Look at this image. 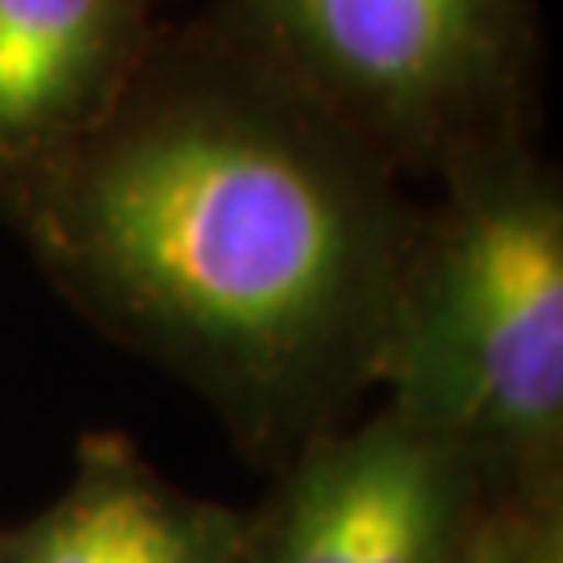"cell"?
Masks as SVG:
<instances>
[{
  "label": "cell",
  "mask_w": 563,
  "mask_h": 563,
  "mask_svg": "<svg viewBox=\"0 0 563 563\" xmlns=\"http://www.w3.org/2000/svg\"><path fill=\"white\" fill-rule=\"evenodd\" d=\"M42 276L280 467L376 388L418 209L209 25H163L101 118L0 184Z\"/></svg>",
  "instance_id": "1"
},
{
  "label": "cell",
  "mask_w": 563,
  "mask_h": 563,
  "mask_svg": "<svg viewBox=\"0 0 563 563\" xmlns=\"http://www.w3.org/2000/svg\"><path fill=\"white\" fill-rule=\"evenodd\" d=\"M388 313L384 405L493 497L563 493V188L530 146L443 176Z\"/></svg>",
  "instance_id": "2"
},
{
  "label": "cell",
  "mask_w": 563,
  "mask_h": 563,
  "mask_svg": "<svg viewBox=\"0 0 563 563\" xmlns=\"http://www.w3.org/2000/svg\"><path fill=\"white\" fill-rule=\"evenodd\" d=\"M205 21L401 180L530 142L539 0H213Z\"/></svg>",
  "instance_id": "3"
},
{
  "label": "cell",
  "mask_w": 563,
  "mask_h": 563,
  "mask_svg": "<svg viewBox=\"0 0 563 563\" xmlns=\"http://www.w3.org/2000/svg\"><path fill=\"white\" fill-rule=\"evenodd\" d=\"M484 497L455 451L380 405L276 467L242 563H443Z\"/></svg>",
  "instance_id": "4"
},
{
  "label": "cell",
  "mask_w": 563,
  "mask_h": 563,
  "mask_svg": "<svg viewBox=\"0 0 563 563\" xmlns=\"http://www.w3.org/2000/svg\"><path fill=\"white\" fill-rule=\"evenodd\" d=\"M167 0H0V184L51 159L121 97Z\"/></svg>",
  "instance_id": "5"
},
{
  "label": "cell",
  "mask_w": 563,
  "mask_h": 563,
  "mask_svg": "<svg viewBox=\"0 0 563 563\" xmlns=\"http://www.w3.org/2000/svg\"><path fill=\"white\" fill-rule=\"evenodd\" d=\"M246 514L172 484L121 434L76 446L59 497L0 530V563H242Z\"/></svg>",
  "instance_id": "6"
},
{
  "label": "cell",
  "mask_w": 563,
  "mask_h": 563,
  "mask_svg": "<svg viewBox=\"0 0 563 563\" xmlns=\"http://www.w3.org/2000/svg\"><path fill=\"white\" fill-rule=\"evenodd\" d=\"M443 563H563V493H488Z\"/></svg>",
  "instance_id": "7"
}]
</instances>
